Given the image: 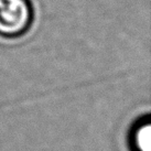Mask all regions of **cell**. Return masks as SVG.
<instances>
[{
    "mask_svg": "<svg viewBox=\"0 0 151 151\" xmlns=\"http://www.w3.org/2000/svg\"><path fill=\"white\" fill-rule=\"evenodd\" d=\"M33 9L29 0H0V37L17 39L29 31Z\"/></svg>",
    "mask_w": 151,
    "mask_h": 151,
    "instance_id": "obj_1",
    "label": "cell"
},
{
    "mask_svg": "<svg viewBox=\"0 0 151 151\" xmlns=\"http://www.w3.org/2000/svg\"><path fill=\"white\" fill-rule=\"evenodd\" d=\"M130 147L132 151H151V122L149 118L137 122L130 132Z\"/></svg>",
    "mask_w": 151,
    "mask_h": 151,
    "instance_id": "obj_2",
    "label": "cell"
}]
</instances>
